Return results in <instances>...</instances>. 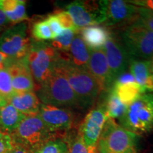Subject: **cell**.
Wrapping results in <instances>:
<instances>
[{"instance_id": "4dcf8cb0", "label": "cell", "mask_w": 153, "mask_h": 153, "mask_svg": "<svg viewBox=\"0 0 153 153\" xmlns=\"http://www.w3.org/2000/svg\"><path fill=\"white\" fill-rule=\"evenodd\" d=\"M45 20H46L48 24L49 27L51 28V32H52L53 39L58 37L62 33L64 28L62 27L56 16L54 14H53L48 16L45 19Z\"/></svg>"}, {"instance_id": "cb8c5ba5", "label": "cell", "mask_w": 153, "mask_h": 153, "mask_svg": "<svg viewBox=\"0 0 153 153\" xmlns=\"http://www.w3.org/2000/svg\"><path fill=\"white\" fill-rule=\"evenodd\" d=\"M108 97H107L106 104H105V109L108 117L112 119L121 118L123 115L125 114L128 106L123 104L121 101L118 99L114 91L109 90Z\"/></svg>"}, {"instance_id": "ab89813d", "label": "cell", "mask_w": 153, "mask_h": 153, "mask_svg": "<svg viewBox=\"0 0 153 153\" xmlns=\"http://www.w3.org/2000/svg\"></svg>"}, {"instance_id": "8fae6325", "label": "cell", "mask_w": 153, "mask_h": 153, "mask_svg": "<svg viewBox=\"0 0 153 153\" xmlns=\"http://www.w3.org/2000/svg\"><path fill=\"white\" fill-rule=\"evenodd\" d=\"M107 118L104 105L93 108L85 116L78 133L88 148L97 149V143Z\"/></svg>"}, {"instance_id": "4316f807", "label": "cell", "mask_w": 153, "mask_h": 153, "mask_svg": "<svg viewBox=\"0 0 153 153\" xmlns=\"http://www.w3.org/2000/svg\"><path fill=\"white\" fill-rule=\"evenodd\" d=\"M32 36L37 41L53 40V33L45 19L33 24L31 29Z\"/></svg>"}, {"instance_id": "7c38bea8", "label": "cell", "mask_w": 153, "mask_h": 153, "mask_svg": "<svg viewBox=\"0 0 153 153\" xmlns=\"http://www.w3.org/2000/svg\"><path fill=\"white\" fill-rule=\"evenodd\" d=\"M102 50L106 55L114 85L115 80L120 74L126 72V69L129 66L131 57L123 44L111 36L107 40Z\"/></svg>"}, {"instance_id": "7a4b0ae2", "label": "cell", "mask_w": 153, "mask_h": 153, "mask_svg": "<svg viewBox=\"0 0 153 153\" xmlns=\"http://www.w3.org/2000/svg\"><path fill=\"white\" fill-rule=\"evenodd\" d=\"M60 57V53L50 43L41 41L31 43L26 60L35 82L36 91L51 77Z\"/></svg>"}, {"instance_id": "ac0fdd59", "label": "cell", "mask_w": 153, "mask_h": 153, "mask_svg": "<svg viewBox=\"0 0 153 153\" xmlns=\"http://www.w3.org/2000/svg\"><path fill=\"white\" fill-rule=\"evenodd\" d=\"M80 36L89 49L99 50L104 48L111 34L106 26L94 25L82 28Z\"/></svg>"}, {"instance_id": "3957f363", "label": "cell", "mask_w": 153, "mask_h": 153, "mask_svg": "<svg viewBox=\"0 0 153 153\" xmlns=\"http://www.w3.org/2000/svg\"><path fill=\"white\" fill-rule=\"evenodd\" d=\"M36 95L44 104L66 108H80L77 97L58 64L51 77L38 89Z\"/></svg>"}, {"instance_id": "e575fe53", "label": "cell", "mask_w": 153, "mask_h": 153, "mask_svg": "<svg viewBox=\"0 0 153 153\" xmlns=\"http://www.w3.org/2000/svg\"><path fill=\"white\" fill-rule=\"evenodd\" d=\"M132 4L137 5L139 7H145L153 11V0H144V1H131Z\"/></svg>"}, {"instance_id": "2e32d148", "label": "cell", "mask_w": 153, "mask_h": 153, "mask_svg": "<svg viewBox=\"0 0 153 153\" xmlns=\"http://www.w3.org/2000/svg\"><path fill=\"white\" fill-rule=\"evenodd\" d=\"M128 68L135 82L140 87L142 94L153 92V74L151 72L149 60L131 58Z\"/></svg>"}, {"instance_id": "8d00e7d4", "label": "cell", "mask_w": 153, "mask_h": 153, "mask_svg": "<svg viewBox=\"0 0 153 153\" xmlns=\"http://www.w3.org/2000/svg\"><path fill=\"white\" fill-rule=\"evenodd\" d=\"M8 104V101L4 97H3L0 94V108L4 106L6 104Z\"/></svg>"}, {"instance_id": "8992f818", "label": "cell", "mask_w": 153, "mask_h": 153, "mask_svg": "<svg viewBox=\"0 0 153 153\" xmlns=\"http://www.w3.org/2000/svg\"><path fill=\"white\" fill-rule=\"evenodd\" d=\"M56 135L60 134L51 133L37 114L26 116L11 136L15 143L27 147L32 151Z\"/></svg>"}, {"instance_id": "f1b7e54d", "label": "cell", "mask_w": 153, "mask_h": 153, "mask_svg": "<svg viewBox=\"0 0 153 153\" xmlns=\"http://www.w3.org/2000/svg\"><path fill=\"white\" fill-rule=\"evenodd\" d=\"M135 23L153 32V11L145 7H138L137 20Z\"/></svg>"}, {"instance_id": "277c9868", "label": "cell", "mask_w": 153, "mask_h": 153, "mask_svg": "<svg viewBox=\"0 0 153 153\" xmlns=\"http://www.w3.org/2000/svg\"><path fill=\"white\" fill-rule=\"evenodd\" d=\"M138 135L108 117L97 143V153H137Z\"/></svg>"}, {"instance_id": "f35d334b", "label": "cell", "mask_w": 153, "mask_h": 153, "mask_svg": "<svg viewBox=\"0 0 153 153\" xmlns=\"http://www.w3.org/2000/svg\"><path fill=\"white\" fill-rule=\"evenodd\" d=\"M0 131H1V127H0Z\"/></svg>"}, {"instance_id": "44dd1931", "label": "cell", "mask_w": 153, "mask_h": 153, "mask_svg": "<svg viewBox=\"0 0 153 153\" xmlns=\"http://www.w3.org/2000/svg\"><path fill=\"white\" fill-rule=\"evenodd\" d=\"M26 116V115L8 103L4 106L0 108L1 131L11 135L18 128Z\"/></svg>"}, {"instance_id": "83f0119b", "label": "cell", "mask_w": 153, "mask_h": 153, "mask_svg": "<svg viewBox=\"0 0 153 153\" xmlns=\"http://www.w3.org/2000/svg\"><path fill=\"white\" fill-rule=\"evenodd\" d=\"M14 93L11 78L7 69L0 70V94L8 99Z\"/></svg>"}, {"instance_id": "603a6c76", "label": "cell", "mask_w": 153, "mask_h": 153, "mask_svg": "<svg viewBox=\"0 0 153 153\" xmlns=\"http://www.w3.org/2000/svg\"><path fill=\"white\" fill-rule=\"evenodd\" d=\"M32 153H68L64 135H56L32 150Z\"/></svg>"}, {"instance_id": "d6a6232c", "label": "cell", "mask_w": 153, "mask_h": 153, "mask_svg": "<svg viewBox=\"0 0 153 153\" xmlns=\"http://www.w3.org/2000/svg\"><path fill=\"white\" fill-rule=\"evenodd\" d=\"M8 153H32L31 150L24 145L15 143Z\"/></svg>"}, {"instance_id": "484cf974", "label": "cell", "mask_w": 153, "mask_h": 153, "mask_svg": "<svg viewBox=\"0 0 153 153\" xmlns=\"http://www.w3.org/2000/svg\"><path fill=\"white\" fill-rule=\"evenodd\" d=\"M68 147V153H97V149L88 148L78 133L65 137Z\"/></svg>"}, {"instance_id": "5b68a950", "label": "cell", "mask_w": 153, "mask_h": 153, "mask_svg": "<svg viewBox=\"0 0 153 153\" xmlns=\"http://www.w3.org/2000/svg\"><path fill=\"white\" fill-rule=\"evenodd\" d=\"M119 121L120 126L138 136L150 133L153 129V92L140 94Z\"/></svg>"}, {"instance_id": "52a82bcc", "label": "cell", "mask_w": 153, "mask_h": 153, "mask_svg": "<svg viewBox=\"0 0 153 153\" xmlns=\"http://www.w3.org/2000/svg\"><path fill=\"white\" fill-rule=\"evenodd\" d=\"M66 11L78 28L99 25L106 22V1H74Z\"/></svg>"}, {"instance_id": "d6986e66", "label": "cell", "mask_w": 153, "mask_h": 153, "mask_svg": "<svg viewBox=\"0 0 153 153\" xmlns=\"http://www.w3.org/2000/svg\"><path fill=\"white\" fill-rule=\"evenodd\" d=\"M68 53L66 57L67 60L74 66L87 69L90 57V49L79 34L76 33L74 36Z\"/></svg>"}, {"instance_id": "4fadbf2b", "label": "cell", "mask_w": 153, "mask_h": 153, "mask_svg": "<svg viewBox=\"0 0 153 153\" xmlns=\"http://www.w3.org/2000/svg\"><path fill=\"white\" fill-rule=\"evenodd\" d=\"M6 69L11 76L14 92L33 91L36 88L35 82L28 67L26 57L22 60L11 59Z\"/></svg>"}, {"instance_id": "9a60e30c", "label": "cell", "mask_w": 153, "mask_h": 153, "mask_svg": "<svg viewBox=\"0 0 153 153\" xmlns=\"http://www.w3.org/2000/svg\"><path fill=\"white\" fill-rule=\"evenodd\" d=\"M87 69L100 83L103 90H110L113 82L106 55L102 49L90 50V57Z\"/></svg>"}, {"instance_id": "f546056e", "label": "cell", "mask_w": 153, "mask_h": 153, "mask_svg": "<svg viewBox=\"0 0 153 153\" xmlns=\"http://www.w3.org/2000/svg\"><path fill=\"white\" fill-rule=\"evenodd\" d=\"M54 14L56 16L60 23L61 26L64 29H73L76 30H79V28L74 24L71 16H70V14L66 11H57Z\"/></svg>"}, {"instance_id": "30bf717a", "label": "cell", "mask_w": 153, "mask_h": 153, "mask_svg": "<svg viewBox=\"0 0 153 153\" xmlns=\"http://www.w3.org/2000/svg\"><path fill=\"white\" fill-rule=\"evenodd\" d=\"M38 116L51 133H66L73 126L74 116L69 108L41 104Z\"/></svg>"}, {"instance_id": "ffe728a7", "label": "cell", "mask_w": 153, "mask_h": 153, "mask_svg": "<svg viewBox=\"0 0 153 153\" xmlns=\"http://www.w3.org/2000/svg\"><path fill=\"white\" fill-rule=\"evenodd\" d=\"M0 10L13 25L20 24L28 19L26 1L22 0H0Z\"/></svg>"}, {"instance_id": "1f68e13d", "label": "cell", "mask_w": 153, "mask_h": 153, "mask_svg": "<svg viewBox=\"0 0 153 153\" xmlns=\"http://www.w3.org/2000/svg\"><path fill=\"white\" fill-rule=\"evenodd\" d=\"M14 144L10 134L0 131V153H8Z\"/></svg>"}, {"instance_id": "e0dca14e", "label": "cell", "mask_w": 153, "mask_h": 153, "mask_svg": "<svg viewBox=\"0 0 153 153\" xmlns=\"http://www.w3.org/2000/svg\"><path fill=\"white\" fill-rule=\"evenodd\" d=\"M7 101L26 116L38 114L41 105L39 99L33 91L14 92Z\"/></svg>"}, {"instance_id": "74e56055", "label": "cell", "mask_w": 153, "mask_h": 153, "mask_svg": "<svg viewBox=\"0 0 153 153\" xmlns=\"http://www.w3.org/2000/svg\"><path fill=\"white\" fill-rule=\"evenodd\" d=\"M149 62H150V70L152 73L153 74V56L151 57L150 60H149Z\"/></svg>"}, {"instance_id": "d4e9b609", "label": "cell", "mask_w": 153, "mask_h": 153, "mask_svg": "<svg viewBox=\"0 0 153 153\" xmlns=\"http://www.w3.org/2000/svg\"><path fill=\"white\" fill-rule=\"evenodd\" d=\"M77 33V30L73 29H64L58 37L52 40L51 45L61 53H68L74 36Z\"/></svg>"}, {"instance_id": "d590c367", "label": "cell", "mask_w": 153, "mask_h": 153, "mask_svg": "<svg viewBox=\"0 0 153 153\" xmlns=\"http://www.w3.org/2000/svg\"><path fill=\"white\" fill-rule=\"evenodd\" d=\"M9 24H10V22L6 17L5 14H4L2 11L0 10V31L4 30L7 25Z\"/></svg>"}, {"instance_id": "5bb4252c", "label": "cell", "mask_w": 153, "mask_h": 153, "mask_svg": "<svg viewBox=\"0 0 153 153\" xmlns=\"http://www.w3.org/2000/svg\"><path fill=\"white\" fill-rule=\"evenodd\" d=\"M138 7L123 0L106 1V25L113 26L129 22H136Z\"/></svg>"}, {"instance_id": "836d02e7", "label": "cell", "mask_w": 153, "mask_h": 153, "mask_svg": "<svg viewBox=\"0 0 153 153\" xmlns=\"http://www.w3.org/2000/svg\"><path fill=\"white\" fill-rule=\"evenodd\" d=\"M11 59L12 58L9 57L8 55L0 51V70L7 68V65L10 62Z\"/></svg>"}, {"instance_id": "9c48e42d", "label": "cell", "mask_w": 153, "mask_h": 153, "mask_svg": "<svg viewBox=\"0 0 153 153\" xmlns=\"http://www.w3.org/2000/svg\"><path fill=\"white\" fill-rule=\"evenodd\" d=\"M122 39L129 55L149 59L153 56V32L133 24L125 29Z\"/></svg>"}, {"instance_id": "7402d4cb", "label": "cell", "mask_w": 153, "mask_h": 153, "mask_svg": "<svg viewBox=\"0 0 153 153\" xmlns=\"http://www.w3.org/2000/svg\"><path fill=\"white\" fill-rule=\"evenodd\" d=\"M110 90L114 91L121 102L128 107L142 94L140 87L136 82L124 83L115 82Z\"/></svg>"}, {"instance_id": "6da1fadb", "label": "cell", "mask_w": 153, "mask_h": 153, "mask_svg": "<svg viewBox=\"0 0 153 153\" xmlns=\"http://www.w3.org/2000/svg\"><path fill=\"white\" fill-rule=\"evenodd\" d=\"M58 67L77 97L80 108L90 107L104 91L100 83L87 69L74 66L62 56Z\"/></svg>"}, {"instance_id": "ba28073f", "label": "cell", "mask_w": 153, "mask_h": 153, "mask_svg": "<svg viewBox=\"0 0 153 153\" xmlns=\"http://www.w3.org/2000/svg\"><path fill=\"white\" fill-rule=\"evenodd\" d=\"M31 43L25 22L11 26L0 35V51L14 60L26 57Z\"/></svg>"}]
</instances>
